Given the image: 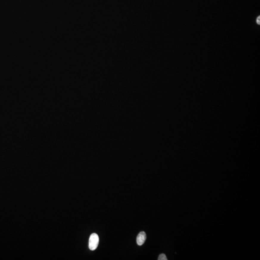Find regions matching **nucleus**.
I'll use <instances>...</instances> for the list:
<instances>
[{"mask_svg": "<svg viewBox=\"0 0 260 260\" xmlns=\"http://www.w3.org/2000/svg\"><path fill=\"white\" fill-rule=\"evenodd\" d=\"M99 239L98 235L96 233H93L91 235L89 240V247L91 250H94L96 249L99 244Z\"/></svg>", "mask_w": 260, "mask_h": 260, "instance_id": "f257e3e1", "label": "nucleus"}, {"mask_svg": "<svg viewBox=\"0 0 260 260\" xmlns=\"http://www.w3.org/2000/svg\"><path fill=\"white\" fill-rule=\"evenodd\" d=\"M146 239H147V236L146 233L144 231L140 232L136 238V242L137 245L139 246H142L146 241Z\"/></svg>", "mask_w": 260, "mask_h": 260, "instance_id": "f03ea898", "label": "nucleus"}, {"mask_svg": "<svg viewBox=\"0 0 260 260\" xmlns=\"http://www.w3.org/2000/svg\"><path fill=\"white\" fill-rule=\"evenodd\" d=\"M158 260H167V258L166 255L164 254H161L158 256Z\"/></svg>", "mask_w": 260, "mask_h": 260, "instance_id": "7ed1b4c3", "label": "nucleus"}, {"mask_svg": "<svg viewBox=\"0 0 260 260\" xmlns=\"http://www.w3.org/2000/svg\"><path fill=\"white\" fill-rule=\"evenodd\" d=\"M260 16H258V17L257 18V20H256L257 23V24H259V25H260Z\"/></svg>", "mask_w": 260, "mask_h": 260, "instance_id": "20e7f679", "label": "nucleus"}]
</instances>
